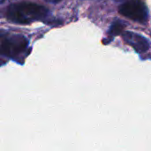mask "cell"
I'll list each match as a JSON object with an SVG mask.
<instances>
[{"label": "cell", "mask_w": 151, "mask_h": 151, "mask_svg": "<svg viewBox=\"0 0 151 151\" xmlns=\"http://www.w3.org/2000/svg\"><path fill=\"white\" fill-rule=\"evenodd\" d=\"M28 41L21 35H0V56L14 58L21 55L27 49Z\"/></svg>", "instance_id": "obj_2"}, {"label": "cell", "mask_w": 151, "mask_h": 151, "mask_svg": "<svg viewBox=\"0 0 151 151\" xmlns=\"http://www.w3.org/2000/svg\"><path fill=\"white\" fill-rule=\"evenodd\" d=\"M119 12L134 21L144 23L148 19V11L141 0H130L119 6Z\"/></svg>", "instance_id": "obj_3"}, {"label": "cell", "mask_w": 151, "mask_h": 151, "mask_svg": "<svg viewBox=\"0 0 151 151\" xmlns=\"http://www.w3.org/2000/svg\"><path fill=\"white\" fill-rule=\"evenodd\" d=\"M48 15L49 11L44 6L27 2L13 4L7 10L8 19L14 23L23 25L43 20Z\"/></svg>", "instance_id": "obj_1"}, {"label": "cell", "mask_w": 151, "mask_h": 151, "mask_svg": "<svg viewBox=\"0 0 151 151\" xmlns=\"http://www.w3.org/2000/svg\"><path fill=\"white\" fill-rule=\"evenodd\" d=\"M45 1H47L49 3H51V4H56V3H58L61 0H45Z\"/></svg>", "instance_id": "obj_4"}]
</instances>
